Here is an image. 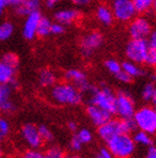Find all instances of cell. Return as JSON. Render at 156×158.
I'll return each instance as SVG.
<instances>
[{
    "label": "cell",
    "instance_id": "cell-45",
    "mask_svg": "<svg viewBox=\"0 0 156 158\" xmlns=\"http://www.w3.org/2000/svg\"><path fill=\"white\" fill-rule=\"evenodd\" d=\"M67 126H68V129L72 131V132H76V131L78 130V126L75 121H69Z\"/></svg>",
    "mask_w": 156,
    "mask_h": 158
},
{
    "label": "cell",
    "instance_id": "cell-47",
    "mask_svg": "<svg viewBox=\"0 0 156 158\" xmlns=\"http://www.w3.org/2000/svg\"><path fill=\"white\" fill-rule=\"evenodd\" d=\"M3 139H5V137H3L2 134L0 132V143H2V140H3Z\"/></svg>",
    "mask_w": 156,
    "mask_h": 158
},
{
    "label": "cell",
    "instance_id": "cell-18",
    "mask_svg": "<svg viewBox=\"0 0 156 158\" xmlns=\"http://www.w3.org/2000/svg\"><path fill=\"white\" fill-rule=\"evenodd\" d=\"M38 80L41 86H44V88H51L53 85L57 83V75L50 69H44V70L39 72Z\"/></svg>",
    "mask_w": 156,
    "mask_h": 158
},
{
    "label": "cell",
    "instance_id": "cell-34",
    "mask_svg": "<svg viewBox=\"0 0 156 158\" xmlns=\"http://www.w3.org/2000/svg\"><path fill=\"white\" fill-rule=\"evenodd\" d=\"M20 158H45V155L38 149H28L20 156Z\"/></svg>",
    "mask_w": 156,
    "mask_h": 158
},
{
    "label": "cell",
    "instance_id": "cell-25",
    "mask_svg": "<svg viewBox=\"0 0 156 158\" xmlns=\"http://www.w3.org/2000/svg\"><path fill=\"white\" fill-rule=\"evenodd\" d=\"M119 128L122 134H128L132 135L133 132H135L137 130L136 123L133 118L128 119H120L119 118Z\"/></svg>",
    "mask_w": 156,
    "mask_h": 158
},
{
    "label": "cell",
    "instance_id": "cell-17",
    "mask_svg": "<svg viewBox=\"0 0 156 158\" xmlns=\"http://www.w3.org/2000/svg\"><path fill=\"white\" fill-rule=\"evenodd\" d=\"M96 17L100 24L104 26H111L114 23V16L111 9L106 5H99L96 9Z\"/></svg>",
    "mask_w": 156,
    "mask_h": 158
},
{
    "label": "cell",
    "instance_id": "cell-48",
    "mask_svg": "<svg viewBox=\"0 0 156 158\" xmlns=\"http://www.w3.org/2000/svg\"><path fill=\"white\" fill-rule=\"evenodd\" d=\"M67 158H83L80 156H77V155H74V156H70V157H67Z\"/></svg>",
    "mask_w": 156,
    "mask_h": 158
},
{
    "label": "cell",
    "instance_id": "cell-7",
    "mask_svg": "<svg viewBox=\"0 0 156 158\" xmlns=\"http://www.w3.org/2000/svg\"><path fill=\"white\" fill-rule=\"evenodd\" d=\"M111 9L114 19L119 23H129L137 16L132 0H114Z\"/></svg>",
    "mask_w": 156,
    "mask_h": 158
},
{
    "label": "cell",
    "instance_id": "cell-39",
    "mask_svg": "<svg viewBox=\"0 0 156 158\" xmlns=\"http://www.w3.org/2000/svg\"><path fill=\"white\" fill-rule=\"evenodd\" d=\"M115 77H116V79L118 80L119 82H122V83H131L133 81L132 77H131L128 74L125 73L123 70L120 71V72H118V73L115 75Z\"/></svg>",
    "mask_w": 156,
    "mask_h": 158
},
{
    "label": "cell",
    "instance_id": "cell-3",
    "mask_svg": "<svg viewBox=\"0 0 156 158\" xmlns=\"http://www.w3.org/2000/svg\"><path fill=\"white\" fill-rule=\"evenodd\" d=\"M89 95V103L95 104V106L106 110L111 112L113 116L115 114V100H116V93L108 86H103V88H92L87 93Z\"/></svg>",
    "mask_w": 156,
    "mask_h": 158
},
{
    "label": "cell",
    "instance_id": "cell-9",
    "mask_svg": "<svg viewBox=\"0 0 156 158\" xmlns=\"http://www.w3.org/2000/svg\"><path fill=\"white\" fill-rule=\"evenodd\" d=\"M152 31V24L144 16H136L129 21L128 34L132 38H147Z\"/></svg>",
    "mask_w": 156,
    "mask_h": 158
},
{
    "label": "cell",
    "instance_id": "cell-2",
    "mask_svg": "<svg viewBox=\"0 0 156 158\" xmlns=\"http://www.w3.org/2000/svg\"><path fill=\"white\" fill-rule=\"evenodd\" d=\"M106 147L113 158H131L136 149V143L128 134H119L106 141Z\"/></svg>",
    "mask_w": 156,
    "mask_h": 158
},
{
    "label": "cell",
    "instance_id": "cell-8",
    "mask_svg": "<svg viewBox=\"0 0 156 158\" xmlns=\"http://www.w3.org/2000/svg\"><path fill=\"white\" fill-rule=\"evenodd\" d=\"M104 44V36L98 31H93L81 37L80 48L81 54L85 57H89Z\"/></svg>",
    "mask_w": 156,
    "mask_h": 158
},
{
    "label": "cell",
    "instance_id": "cell-37",
    "mask_svg": "<svg viewBox=\"0 0 156 158\" xmlns=\"http://www.w3.org/2000/svg\"><path fill=\"white\" fill-rule=\"evenodd\" d=\"M69 147H70V149H72V152H79L83 148V143L78 139V137L76 135H74L72 137V139H70V141H69Z\"/></svg>",
    "mask_w": 156,
    "mask_h": 158
},
{
    "label": "cell",
    "instance_id": "cell-26",
    "mask_svg": "<svg viewBox=\"0 0 156 158\" xmlns=\"http://www.w3.org/2000/svg\"><path fill=\"white\" fill-rule=\"evenodd\" d=\"M14 89L10 83H0V104L11 100Z\"/></svg>",
    "mask_w": 156,
    "mask_h": 158
},
{
    "label": "cell",
    "instance_id": "cell-14",
    "mask_svg": "<svg viewBox=\"0 0 156 158\" xmlns=\"http://www.w3.org/2000/svg\"><path fill=\"white\" fill-rule=\"evenodd\" d=\"M26 21L24 24V29H22V34L26 40H33L36 36L37 33V27H38V23L41 18V14L40 11H33L26 16Z\"/></svg>",
    "mask_w": 156,
    "mask_h": 158
},
{
    "label": "cell",
    "instance_id": "cell-32",
    "mask_svg": "<svg viewBox=\"0 0 156 158\" xmlns=\"http://www.w3.org/2000/svg\"><path fill=\"white\" fill-rule=\"evenodd\" d=\"M76 132H77L76 136H77L78 139L83 143V145H85V143H89L93 141V134L90 132V130H88V129H86V128L78 129Z\"/></svg>",
    "mask_w": 156,
    "mask_h": 158
},
{
    "label": "cell",
    "instance_id": "cell-38",
    "mask_svg": "<svg viewBox=\"0 0 156 158\" xmlns=\"http://www.w3.org/2000/svg\"><path fill=\"white\" fill-rule=\"evenodd\" d=\"M65 33V26L60 23H55V24H51L50 28V34H54V35H61V34Z\"/></svg>",
    "mask_w": 156,
    "mask_h": 158
},
{
    "label": "cell",
    "instance_id": "cell-44",
    "mask_svg": "<svg viewBox=\"0 0 156 158\" xmlns=\"http://www.w3.org/2000/svg\"><path fill=\"white\" fill-rule=\"evenodd\" d=\"M93 0H72V2H74L76 6H87Z\"/></svg>",
    "mask_w": 156,
    "mask_h": 158
},
{
    "label": "cell",
    "instance_id": "cell-6",
    "mask_svg": "<svg viewBox=\"0 0 156 158\" xmlns=\"http://www.w3.org/2000/svg\"><path fill=\"white\" fill-rule=\"evenodd\" d=\"M135 110V102L129 93L125 91L117 92L116 100H115V114L116 116H118L120 119L133 118Z\"/></svg>",
    "mask_w": 156,
    "mask_h": 158
},
{
    "label": "cell",
    "instance_id": "cell-27",
    "mask_svg": "<svg viewBox=\"0 0 156 158\" xmlns=\"http://www.w3.org/2000/svg\"><path fill=\"white\" fill-rule=\"evenodd\" d=\"M14 31H15V27L10 21L1 23L0 24V40L3 42V40H9L11 35L14 34Z\"/></svg>",
    "mask_w": 156,
    "mask_h": 158
},
{
    "label": "cell",
    "instance_id": "cell-46",
    "mask_svg": "<svg viewBox=\"0 0 156 158\" xmlns=\"http://www.w3.org/2000/svg\"><path fill=\"white\" fill-rule=\"evenodd\" d=\"M6 0H0V15H2V12L6 9Z\"/></svg>",
    "mask_w": 156,
    "mask_h": 158
},
{
    "label": "cell",
    "instance_id": "cell-15",
    "mask_svg": "<svg viewBox=\"0 0 156 158\" xmlns=\"http://www.w3.org/2000/svg\"><path fill=\"white\" fill-rule=\"evenodd\" d=\"M80 12L78 11L77 9H60L58 11L55 12L54 18L57 23H60L63 25H70L72 23L77 21L78 19L80 18Z\"/></svg>",
    "mask_w": 156,
    "mask_h": 158
},
{
    "label": "cell",
    "instance_id": "cell-10",
    "mask_svg": "<svg viewBox=\"0 0 156 158\" xmlns=\"http://www.w3.org/2000/svg\"><path fill=\"white\" fill-rule=\"evenodd\" d=\"M65 80L66 82L72 83V85H75L76 88L81 92V93H86L92 90L93 85L90 84L89 81L87 79V75L85 72L78 70V69H70V70L66 71L65 73Z\"/></svg>",
    "mask_w": 156,
    "mask_h": 158
},
{
    "label": "cell",
    "instance_id": "cell-4",
    "mask_svg": "<svg viewBox=\"0 0 156 158\" xmlns=\"http://www.w3.org/2000/svg\"><path fill=\"white\" fill-rule=\"evenodd\" d=\"M133 119L138 130L145 131L147 134L154 135L156 131V110L153 106H145L135 110Z\"/></svg>",
    "mask_w": 156,
    "mask_h": 158
},
{
    "label": "cell",
    "instance_id": "cell-16",
    "mask_svg": "<svg viewBox=\"0 0 156 158\" xmlns=\"http://www.w3.org/2000/svg\"><path fill=\"white\" fill-rule=\"evenodd\" d=\"M41 7V0H22V2L15 8L18 16H28L33 11H39Z\"/></svg>",
    "mask_w": 156,
    "mask_h": 158
},
{
    "label": "cell",
    "instance_id": "cell-11",
    "mask_svg": "<svg viewBox=\"0 0 156 158\" xmlns=\"http://www.w3.org/2000/svg\"><path fill=\"white\" fill-rule=\"evenodd\" d=\"M20 135L25 143L30 149H39L42 146V141L40 135H39L38 127L33 123H26L21 127Z\"/></svg>",
    "mask_w": 156,
    "mask_h": 158
},
{
    "label": "cell",
    "instance_id": "cell-5",
    "mask_svg": "<svg viewBox=\"0 0 156 158\" xmlns=\"http://www.w3.org/2000/svg\"><path fill=\"white\" fill-rule=\"evenodd\" d=\"M147 52H148L147 38H132L125 47V55L127 60L138 65L145 64Z\"/></svg>",
    "mask_w": 156,
    "mask_h": 158
},
{
    "label": "cell",
    "instance_id": "cell-24",
    "mask_svg": "<svg viewBox=\"0 0 156 158\" xmlns=\"http://www.w3.org/2000/svg\"><path fill=\"white\" fill-rule=\"evenodd\" d=\"M51 23L50 19L47 17H42L40 18L38 23V27H37V33L36 35H38L39 37H46L50 35V28H51Z\"/></svg>",
    "mask_w": 156,
    "mask_h": 158
},
{
    "label": "cell",
    "instance_id": "cell-43",
    "mask_svg": "<svg viewBox=\"0 0 156 158\" xmlns=\"http://www.w3.org/2000/svg\"><path fill=\"white\" fill-rule=\"evenodd\" d=\"M145 158H156V148L153 145L148 147V150H147L146 157Z\"/></svg>",
    "mask_w": 156,
    "mask_h": 158
},
{
    "label": "cell",
    "instance_id": "cell-1",
    "mask_svg": "<svg viewBox=\"0 0 156 158\" xmlns=\"http://www.w3.org/2000/svg\"><path fill=\"white\" fill-rule=\"evenodd\" d=\"M50 99L59 106H78L83 101V93L72 83L60 82L51 86Z\"/></svg>",
    "mask_w": 156,
    "mask_h": 158
},
{
    "label": "cell",
    "instance_id": "cell-30",
    "mask_svg": "<svg viewBox=\"0 0 156 158\" xmlns=\"http://www.w3.org/2000/svg\"><path fill=\"white\" fill-rule=\"evenodd\" d=\"M38 131L44 143H51V141L54 140V138H55L54 134H53V131H51V129L48 126H46V125L38 126Z\"/></svg>",
    "mask_w": 156,
    "mask_h": 158
},
{
    "label": "cell",
    "instance_id": "cell-12",
    "mask_svg": "<svg viewBox=\"0 0 156 158\" xmlns=\"http://www.w3.org/2000/svg\"><path fill=\"white\" fill-rule=\"evenodd\" d=\"M86 113H87L88 118L94 126L99 127L103 123L107 122L108 120H111L113 118V114L111 112H108L106 110L99 108V106H95V104H88L86 108Z\"/></svg>",
    "mask_w": 156,
    "mask_h": 158
},
{
    "label": "cell",
    "instance_id": "cell-29",
    "mask_svg": "<svg viewBox=\"0 0 156 158\" xmlns=\"http://www.w3.org/2000/svg\"><path fill=\"white\" fill-rule=\"evenodd\" d=\"M44 155H45V158H67L65 152L58 146L49 147V148L44 152Z\"/></svg>",
    "mask_w": 156,
    "mask_h": 158
},
{
    "label": "cell",
    "instance_id": "cell-35",
    "mask_svg": "<svg viewBox=\"0 0 156 158\" xmlns=\"http://www.w3.org/2000/svg\"><path fill=\"white\" fill-rule=\"evenodd\" d=\"M0 132L2 134V136L5 138L9 135L10 132V123L6 118L0 117Z\"/></svg>",
    "mask_w": 156,
    "mask_h": 158
},
{
    "label": "cell",
    "instance_id": "cell-23",
    "mask_svg": "<svg viewBox=\"0 0 156 158\" xmlns=\"http://www.w3.org/2000/svg\"><path fill=\"white\" fill-rule=\"evenodd\" d=\"M137 14H145L153 9L155 6V0H132Z\"/></svg>",
    "mask_w": 156,
    "mask_h": 158
},
{
    "label": "cell",
    "instance_id": "cell-22",
    "mask_svg": "<svg viewBox=\"0 0 156 158\" xmlns=\"http://www.w3.org/2000/svg\"><path fill=\"white\" fill-rule=\"evenodd\" d=\"M142 99L146 102L155 104L156 102V88L153 82H148L144 85L142 90Z\"/></svg>",
    "mask_w": 156,
    "mask_h": 158
},
{
    "label": "cell",
    "instance_id": "cell-51",
    "mask_svg": "<svg viewBox=\"0 0 156 158\" xmlns=\"http://www.w3.org/2000/svg\"><path fill=\"white\" fill-rule=\"evenodd\" d=\"M113 1H114V0H113Z\"/></svg>",
    "mask_w": 156,
    "mask_h": 158
},
{
    "label": "cell",
    "instance_id": "cell-31",
    "mask_svg": "<svg viewBox=\"0 0 156 158\" xmlns=\"http://www.w3.org/2000/svg\"><path fill=\"white\" fill-rule=\"evenodd\" d=\"M105 67L106 70L111 73L113 75H116L118 72L122 71V64L119 63L118 61L114 60V58H109L107 61L105 62Z\"/></svg>",
    "mask_w": 156,
    "mask_h": 158
},
{
    "label": "cell",
    "instance_id": "cell-28",
    "mask_svg": "<svg viewBox=\"0 0 156 158\" xmlns=\"http://www.w3.org/2000/svg\"><path fill=\"white\" fill-rule=\"evenodd\" d=\"M1 61L6 65H8L9 67H11V69H14L16 71H17V69L19 66V58L15 53H6L1 57Z\"/></svg>",
    "mask_w": 156,
    "mask_h": 158
},
{
    "label": "cell",
    "instance_id": "cell-42",
    "mask_svg": "<svg viewBox=\"0 0 156 158\" xmlns=\"http://www.w3.org/2000/svg\"><path fill=\"white\" fill-rule=\"evenodd\" d=\"M21 2H22V0H6L7 7H12L14 9L16 7H18Z\"/></svg>",
    "mask_w": 156,
    "mask_h": 158
},
{
    "label": "cell",
    "instance_id": "cell-41",
    "mask_svg": "<svg viewBox=\"0 0 156 158\" xmlns=\"http://www.w3.org/2000/svg\"><path fill=\"white\" fill-rule=\"evenodd\" d=\"M60 2V0H45V5L47 8L49 9H53L55 7L57 6L58 3Z\"/></svg>",
    "mask_w": 156,
    "mask_h": 158
},
{
    "label": "cell",
    "instance_id": "cell-33",
    "mask_svg": "<svg viewBox=\"0 0 156 158\" xmlns=\"http://www.w3.org/2000/svg\"><path fill=\"white\" fill-rule=\"evenodd\" d=\"M145 64L148 66H155L156 64V47H150L148 46V52H147Z\"/></svg>",
    "mask_w": 156,
    "mask_h": 158
},
{
    "label": "cell",
    "instance_id": "cell-19",
    "mask_svg": "<svg viewBox=\"0 0 156 158\" xmlns=\"http://www.w3.org/2000/svg\"><path fill=\"white\" fill-rule=\"evenodd\" d=\"M122 70L126 74H128L132 79H136V77L143 76L145 73L144 70H143L138 64L134 63V62H131V61L123 62V63H122Z\"/></svg>",
    "mask_w": 156,
    "mask_h": 158
},
{
    "label": "cell",
    "instance_id": "cell-13",
    "mask_svg": "<svg viewBox=\"0 0 156 158\" xmlns=\"http://www.w3.org/2000/svg\"><path fill=\"white\" fill-rule=\"evenodd\" d=\"M122 134L119 128V119H113L108 120L107 122L103 123L102 126L97 127V135L104 141H107L116 135Z\"/></svg>",
    "mask_w": 156,
    "mask_h": 158
},
{
    "label": "cell",
    "instance_id": "cell-50",
    "mask_svg": "<svg viewBox=\"0 0 156 158\" xmlns=\"http://www.w3.org/2000/svg\"><path fill=\"white\" fill-rule=\"evenodd\" d=\"M97 158H103V157H100V156H98V155H97Z\"/></svg>",
    "mask_w": 156,
    "mask_h": 158
},
{
    "label": "cell",
    "instance_id": "cell-40",
    "mask_svg": "<svg viewBox=\"0 0 156 158\" xmlns=\"http://www.w3.org/2000/svg\"><path fill=\"white\" fill-rule=\"evenodd\" d=\"M98 156H100L103 158H113V156H111V152L107 149V147H103V148L99 149Z\"/></svg>",
    "mask_w": 156,
    "mask_h": 158
},
{
    "label": "cell",
    "instance_id": "cell-36",
    "mask_svg": "<svg viewBox=\"0 0 156 158\" xmlns=\"http://www.w3.org/2000/svg\"><path fill=\"white\" fill-rule=\"evenodd\" d=\"M16 108H17V106H16V103L11 100L7 101V102H5V103L0 104V110L2 111V112L5 113H11L14 112L16 110Z\"/></svg>",
    "mask_w": 156,
    "mask_h": 158
},
{
    "label": "cell",
    "instance_id": "cell-49",
    "mask_svg": "<svg viewBox=\"0 0 156 158\" xmlns=\"http://www.w3.org/2000/svg\"><path fill=\"white\" fill-rule=\"evenodd\" d=\"M0 158H3V152L1 148H0Z\"/></svg>",
    "mask_w": 156,
    "mask_h": 158
},
{
    "label": "cell",
    "instance_id": "cell-20",
    "mask_svg": "<svg viewBox=\"0 0 156 158\" xmlns=\"http://www.w3.org/2000/svg\"><path fill=\"white\" fill-rule=\"evenodd\" d=\"M16 70L9 67L0 60V83H10L15 80Z\"/></svg>",
    "mask_w": 156,
    "mask_h": 158
},
{
    "label": "cell",
    "instance_id": "cell-21",
    "mask_svg": "<svg viewBox=\"0 0 156 158\" xmlns=\"http://www.w3.org/2000/svg\"><path fill=\"white\" fill-rule=\"evenodd\" d=\"M133 137V140L135 141L136 145H139V146L143 147H150L153 145V138H152V135L147 134L145 131L138 130L135 131V134Z\"/></svg>",
    "mask_w": 156,
    "mask_h": 158
}]
</instances>
